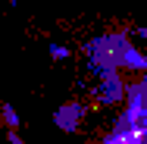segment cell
Returning a JSON list of instances; mask_svg holds the SVG:
<instances>
[{"mask_svg": "<svg viewBox=\"0 0 147 144\" xmlns=\"http://www.w3.org/2000/svg\"><path fill=\"white\" fill-rule=\"evenodd\" d=\"M78 116H82V107H78V103L63 107V110H57V125L63 132H75V128H78Z\"/></svg>", "mask_w": 147, "mask_h": 144, "instance_id": "6da1fadb", "label": "cell"}, {"mask_svg": "<svg viewBox=\"0 0 147 144\" xmlns=\"http://www.w3.org/2000/svg\"><path fill=\"white\" fill-rule=\"evenodd\" d=\"M122 66H128V69H147V57H141L135 47H128V44H125V53H122Z\"/></svg>", "mask_w": 147, "mask_h": 144, "instance_id": "7a4b0ae2", "label": "cell"}, {"mask_svg": "<svg viewBox=\"0 0 147 144\" xmlns=\"http://www.w3.org/2000/svg\"><path fill=\"white\" fill-rule=\"evenodd\" d=\"M3 122H6L9 128H19V116H16V110H13L9 103H3Z\"/></svg>", "mask_w": 147, "mask_h": 144, "instance_id": "3957f363", "label": "cell"}, {"mask_svg": "<svg viewBox=\"0 0 147 144\" xmlns=\"http://www.w3.org/2000/svg\"><path fill=\"white\" fill-rule=\"evenodd\" d=\"M50 57H53V59H66V57H69V50L59 47V44H53V47H50Z\"/></svg>", "mask_w": 147, "mask_h": 144, "instance_id": "277c9868", "label": "cell"}]
</instances>
